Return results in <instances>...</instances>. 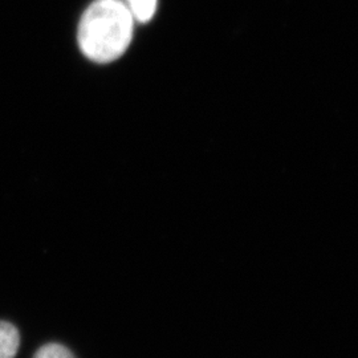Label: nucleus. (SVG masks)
<instances>
[{"label":"nucleus","mask_w":358,"mask_h":358,"mask_svg":"<svg viewBox=\"0 0 358 358\" xmlns=\"http://www.w3.org/2000/svg\"><path fill=\"white\" fill-rule=\"evenodd\" d=\"M134 17L121 0H96L83 15L78 45L94 63L115 62L128 50L133 38Z\"/></svg>","instance_id":"1"},{"label":"nucleus","mask_w":358,"mask_h":358,"mask_svg":"<svg viewBox=\"0 0 358 358\" xmlns=\"http://www.w3.org/2000/svg\"><path fill=\"white\" fill-rule=\"evenodd\" d=\"M20 345V336L11 322L0 321V358H15Z\"/></svg>","instance_id":"2"},{"label":"nucleus","mask_w":358,"mask_h":358,"mask_svg":"<svg viewBox=\"0 0 358 358\" xmlns=\"http://www.w3.org/2000/svg\"><path fill=\"white\" fill-rule=\"evenodd\" d=\"M124 3L133 13L134 20L138 23H148L153 19L158 0H124Z\"/></svg>","instance_id":"3"},{"label":"nucleus","mask_w":358,"mask_h":358,"mask_svg":"<svg viewBox=\"0 0 358 358\" xmlns=\"http://www.w3.org/2000/svg\"><path fill=\"white\" fill-rule=\"evenodd\" d=\"M34 358H75L72 352L60 344L41 346Z\"/></svg>","instance_id":"4"}]
</instances>
